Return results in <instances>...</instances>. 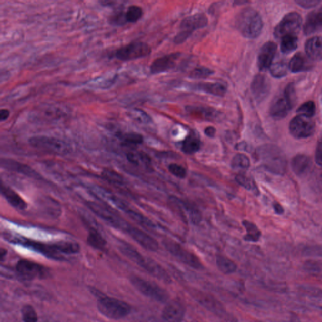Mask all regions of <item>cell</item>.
Returning a JSON list of instances; mask_svg holds the SVG:
<instances>
[{"instance_id":"1","label":"cell","mask_w":322,"mask_h":322,"mask_svg":"<svg viewBox=\"0 0 322 322\" xmlns=\"http://www.w3.org/2000/svg\"><path fill=\"white\" fill-rule=\"evenodd\" d=\"M118 247L120 251L130 259L131 261L135 262L138 266L146 270L149 274L153 275L154 278L158 280L162 281L166 283L171 282L167 272L164 269L162 268L156 262L149 258H146L142 255L140 252L136 251L134 247L130 246L129 244L124 241H120Z\"/></svg>"},{"instance_id":"2","label":"cell","mask_w":322,"mask_h":322,"mask_svg":"<svg viewBox=\"0 0 322 322\" xmlns=\"http://www.w3.org/2000/svg\"><path fill=\"white\" fill-rule=\"evenodd\" d=\"M235 25L243 37L254 39L261 34L264 24L259 13L252 8L247 7L237 15Z\"/></svg>"},{"instance_id":"3","label":"cell","mask_w":322,"mask_h":322,"mask_svg":"<svg viewBox=\"0 0 322 322\" xmlns=\"http://www.w3.org/2000/svg\"><path fill=\"white\" fill-rule=\"evenodd\" d=\"M259 158L267 171L277 175L285 174L287 171V158L279 148L267 144L258 149Z\"/></svg>"},{"instance_id":"4","label":"cell","mask_w":322,"mask_h":322,"mask_svg":"<svg viewBox=\"0 0 322 322\" xmlns=\"http://www.w3.org/2000/svg\"><path fill=\"white\" fill-rule=\"evenodd\" d=\"M97 308L102 315L114 320L124 318L131 312V306L128 303L107 296L98 297Z\"/></svg>"},{"instance_id":"5","label":"cell","mask_w":322,"mask_h":322,"mask_svg":"<svg viewBox=\"0 0 322 322\" xmlns=\"http://www.w3.org/2000/svg\"><path fill=\"white\" fill-rule=\"evenodd\" d=\"M28 142L33 148L51 154L66 155L71 152V146L68 143L53 136H33L29 139Z\"/></svg>"},{"instance_id":"6","label":"cell","mask_w":322,"mask_h":322,"mask_svg":"<svg viewBox=\"0 0 322 322\" xmlns=\"http://www.w3.org/2000/svg\"><path fill=\"white\" fill-rule=\"evenodd\" d=\"M208 23L207 17L202 13L185 18L180 24V31L174 38V42L177 44L183 43L194 31L205 27Z\"/></svg>"},{"instance_id":"7","label":"cell","mask_w":322,"mask_h":322,"mask_svg":"<svg viewBox=\"0 0 322 322\" xmlns=\"http://www.w3.org/2000/svg\"><path fill=\"white\" fill-rule=\"evenodd\" d=\"M130 281L133 287L142 294L158 302L166 303L168 301L169 293L156 283L137 277H133Z\"/></svg>"},{"instance_id":"8","label":"cell","mask_w":322,"mask_h":322,"mask_svg":"<svg viewBox=\"0 0 322 322\" xmlns=\"http://www.w3.org/2000/svg\"><path fill=\"white\" fill-rule=\"evenodd\" d=\"M12 242L33 249L51 259L56 261H63L65 259L63 254L61 253L59 242L53 244H45L23 238L13 239Z\"/></svg>"},{"instance_id":"9","label":"cell","mask_w":322,"mask_h":322,"mask_svg":"<svg viewBox=\"0 0 322 322\" xmlns=\"http://www.w3.org/2000/svg\"><path fill=\"white\" fill-rule=\"evenodd\" d=\"M190 293L198 303L207 309L210 312L214 313L216 316L225 320L231 321L233 319V317H231L228 313V311L226 310L225 306L214 296L197 290L191 291Z\"/></svg>"},{"instance_id":"10","label":"cell","mask_w":322,"mask_h":322,"mask_svg":"<svg viewBox=\"0 0 322 322\" xmlns=\"http://www.w3.org/2000/svg\"><path fill=\"white\" fill-rule=\"evenodd\" d=\"M163 243L167 251L182 263L195 269L202 270L204 268L200 260L195 254L188 251L176 242L169 239L164 241Z\"/></svg>"},{"instance_id":"11","label":"cell","mask_w":322,"mask_h":322,"mask_svg":"<svg viewBox=\"0 0 322 322\" xmlns=\"http://www.w3.org/2000/svg\"><path fill=\"white\" fill-rule=\"evenodd\" d=\"M86 205L92 212L110 224L113 227L120 229L122 231H124L125 226L127 225V221L123 220L118 214H116V213L107 207L106 205L99 202H93V201L87 202Z\"/></svg>"},{"instance_id":"12","label":"cell","mask_w":322,"mask_h":322,"mask_svg":"<svg viewBox=\"0 0 322 322\" xmlns=\"http://www.w3.org/2000/svg\"><path fill=\"white\" fill-rule=\"evenodd\" d=\"M151 53V48L148 43L135 41L118 49L114 56L118 60L128 61L145 58Z\"/></svg>"},{"instance_id":"13","label":"cell","mask_w":322,"mask_h":322,"mask_svg":"<svg viewBox=\"0 0 322 322\" xmlns=\"http://www.w3.org/2000/svg\"><path fill=\"white\" fill-rule=\"evenodd\" d=\"M302 24L300 15L296 12H291L286 15L274 30L275 37L282 38L287 36L296 35L300 32Z\"/></svg>"},{"instance_id":"14","label":"cell","mask_w":322,"mask_h":322,"mask_svg":"<svg viewBox=\"0 0 322 322\" xmlns=\"http://www.w3.org/2000/svg\"><path fill=\"white\" fill-rule=\"evenodd\" d=\"M16 271L24 280L45 279L50 275L49 270L42 265L27 259H21L17 262Z\"/></svg>"},{"instance_id":"15","label":"cell","mask_w":322,"mask_h":322,"mask_svg":"<svg viewBox=\"0 0 322 322\" xmlns=\"http://www.w3.org/2000/svg\"><path fill=\"white\" fill-rule=\"evenodd\" d=\"M291 134L296 139L310 137L315 131V123L311 117L300 115L293 118L289 126Z\"/></svg>"},{"instance_id":"16","label":"cell","mask_w":322,"mask_h":322,"mask_svg":"<svg viewBox=\"0 0 322 322\" xmlns=\"http://www.w3.org/2000/svg\"><path fill=\"white\" fill-rule=\"evenodd\" d=\"M186 308L184 303L179 299H174L167 302L162 310V318L165 322H182Z\"/></svg>"},{"instance_id":"17","label":"cell","mask_w":322,"mask_h":322,"mask_svg":"<svg viewBox=\"0 0 322 322\" xmlns=\"http://www.w3.org/2000/svg\"><path fill=\"white\" fill-rule=\"evenodd\" d=\"M125 233H127L133 240L148 251L156 252L159 248L158 241L145 232L128 224Z\"/></svg>"},{"instance_id":"18","label":"cell","mask_w":322,"mask_h":322,"mask_svg":"<svg viewBox=\"0 0 322 322\" xmlns=\"http://www.w3.org/2000/svg\"><path fill=\"white\" fill-rule=\"evenodd\" d=\"M180 56H181V54L176 53L170 54L156 59L151 64V73L153 74H158L172 70L176 67L177 61Z\"/></svg>"},{"instance_id":"19","label":"cell","mask_w":322,"mask_h":322,"mask_svg":"<svg viewBox=\"0 0 322 322\" xmlns=\"http://www.w3.org/2000/svg\"><path fill=\"white\" fill-rule=\"evenodd\" d=\"M277 44L271 41H269L262 45L257 56V67L260 71H265L270 68L277 53Z\"/></svg>"},{"instance_id":"20","label":"cell","mask_w":322,"mask_h":322,"mask_svg":"<svg viewBox=\"0 0 322 322\" xmlns=\"http://www.w3.org/2000/svg\"><path fill=\"white\" fill-rule=\"evenodd\" d=\"M270 85L268 78L262 74L254 77L251 84L252 95L257 102H261L269 94Z\"/></svg>"},{"instance_id":"21","label":"cell","mask_w":322,"mask_h":322,"mask_svg":"<svg viewBox=\"0 0 322 322\" xmlns=\"http://www.w3.org/2000/svg\"><path fill=\"white\" fill-rule=\"evenodd\" d=\"M189 89L216 97L225 96L227 87L220 82H199V83L189 84Z\"/></svg>"},{"instance_id":"22","label":"cell","mask_w":322,"mask_h":322,"mask_svg":"<svg viewBox=\"0 0 322 322\" xmlns=\"http://www.w3.org/2000/svg\"><path fill=\"white\" fill-rule=\"evenodd\" d=\"M293 106L286 98L284 94L278 95L273 100L270 108V113L275 119H282L287 115Z\"/></svg>"},{"instance_id":"23","label":"cell","mask_w":322,"mask_h":322,"mask_svg":"<svg viewBox=\"0 0 322 322\" xmlns=\"http://www.w3.org/2000/svg\"><path fill=\"white\" fill-rule=\"evenodd\" d=\"M1 165L2 167L9 171L16 172L34 179L40 178V174L27 164L12 159H2Z\"/></svg>"},{"instance_id":"24","label":"cell","mask_w":322,"mask_h":322,"mask_svg":"<svg viewBox=\"0 0 322 322\" xmlns=\"http://www.w3.org/2000/svg\"><path fill=\"white\" fill-rule=\"evenodd\" d=\"M312 166L311 158L305 154H298L292 159L293 171L299 177L306 176L311 171Z\"/></svg>"},{"instance_id":"25","label":"cell","mask_w":322,"mask_h":322,"mask_svg":"<svg viewBox=\"0 0 322 322\" xmlns=\"http://www.w3.org/2000/svg\"><path fill=\"white\" fill-rule=\"evenodd\" d=\"M322 30V8L310 13L304 25L306 35L313 34Z\"/></svg>"},{"instance_id":"26","label":"cell","mask_w":322,"mask_h":322,"mask_svg":"<svg viewBox=\"0 0 322 322\" xmlns=\"http://www.w3.org/2000/svg\"><path fill=\"white\" fill-rule=\"evenodd\" d=\"M117 208L120 210L123 211L127 215L132 218L133 220H134L135 222L140 224L143 226L145 227L153 228L155 227V225L153 223V221L149 220V218L146 217L145 216L142 215L141 213L136 212V211L132 209L129 207L127 204H126L125 202L123 200H121L120 203H118Z\"/></svg>"},{"instance_id":"27","label":"cell","mask_w":322,"mask_h":322,"mask_svg":"<svg viewBox=\"0 0 322 322\" xmlns=\"http://www.w3.org/2000/svg\"><path fill=\"white\" fill-rule=\"evenodd\" d=\"M1 193L5 197L7 202L12 206L13 207L20 210H24L26 209L27 207V203L24 200L15 192L12 188L5 186L4 184H2Z\"/></svg>"},{"instance_id":"28","label":"cell","mask_w":322,"mask_h":322,"mask_svg":"<svg viewBox=\"0 0 322 322\" xmlns=\"http://www.w3.org/2000/svg\"><path fill=\"white\" fill-rule=\"evenodd\" d=\"M305 51L308 56L315 61L322 59V37H314L306 43Z\"/></svg>"},{"instance_id":"29","label":"cell","mask_w":322,"mask_h":322,"mask_svg":"<svg viewBox=\"0 0 322 322\" xmlns=\"http://www.w3.org/2000/svg\"><path fill=\"white\" fill-rule=\"evenodd\" d=\"M289 69L293 73H299L308 70L311 68L310 63L303 54H296L291 59L289 63Z\"/></svg>"},{"instance_id":"30","label":"cell","mask_w":322,"mask_h":322,"mask_svg":"<svg viewBox=\"0 0 322 322\" xmlns=\"http://www.w3.org/2000/svg\"><path fill=\"white\" fill-rule=\"evenodd\" d=\"M216 264L219 270L225 274H231L236 271L238 269L237 264L233 260L222 255L216 256Z\"/></svg>"},{"instance_id":"31","label":"cell","mask_w":322,"mask_h":322,"mask_svg":"<svg viewBox=\"0 0 322 322\" xmlns=\"http://www.w3.org/2000/svg\"><path fill=\"white\" fill-rule=\"evenodd\" d=\"M201 142L193 133H191L185 138L182 144V151L187 154H193L200 150Z\"/></svg>"},{"instance_id":"32","label":"cell","mask_w":322,"mask_h":322,"mask_svg":"<svg viewBox=\"0 0 322 322\" xmlns=\"http://www.w3.org/2000/svg\"><path fill=\"white\" fill-rule=\"evenodd\" d=\"M242 225L246 230V234L244 238L245 241L256 242L259 240L261 238V233L254 223L248 220H244L242 221Z\"/></svg>"},{"instance_id":"33","label":"cell","mask_w":322,"mask_h":322,"mask_svg":"<svg viewBox=\"0 0 322 322\" xmlns=\"http://www.w3.org/2000/svg\"><path fill=\"white\" fill-rule=\"evenodd\" d=\"M87 241L95 249L104 251L106 248L107 241L97 230L90 231Z\"/></svg>"},{"instance_id":"34","label":"cell","mask_w":322,"mask_h":322,"mask_svg":"<svg viewBox=\"0 0 322 322\" xmlns=\"http://www.w3.org/2000/svg\"><path fill=\"white\" fill-rule=\"evenodd\" d=\"M117 136L125 146L137 145L143 142V136L135 132L118 133Z\"/></svg>"},{"instance_id":"35","label":"cell","mask_w":322,"mask_h":322,"mask_svg":"<svg viewBox=\"0 0 322 322\" xmlns=\"http://www.w3.org/2000/svg\"><path fill=\"white\" fill-rule=\"evenodd\" d=\"M231 166L238 171H246L250 167L249 158L244 154H237L232 160Z\"/></svg>"},{"instance_id":"36","label":"cell","mask_w":322,"mask_h":322,"mask_svg":"<svg viewBox=\"0 0 322 322\" xmlns=\"http://www.w3.org/2000/svg\"><path fill=\"white\" fill-rule=\"evenodd\" d=\"M282 40L281 50L283 53H292L298 47V37L296 35L287 36L282 38Z\"/></svg>"},{"instance_id":"37","label":"cell","mask_w":322,"mask_h":322,"mask_svg":"<svg viewBox=\"0 0 322 322\" xmlns=\"http://www.w3.org/2000/svg\"><path fill=\"white\" fill-rule=\"evenodd\" d=\"M102 176L107 181L110 183L121 186L124 183V179L122 175L118 173L117 172L110 169H105L102 172Z\"/></svg>"},{"instance_id":"38","label":"cell","mask_w":322,"mask_h":322,"mask_svg":"<svg viewBox=\"0 0 322 322\" xmlns=\"http://www.w3.org/2000/svg\"><path fill=\"white\" fill-rule=\"evenodd\" d=\"M188 112L193 114L199 115L200 118H216L218 117V113L215 110H211L210 108L203 107H189Z\"/></svg>"},{"instance_id":"39","label":"cell","mask_w":322,"mask_h":322,"mask_svg":"<svg viewBox=\"0 0 322 322\" xmlns=\"http://www.w3.org/2000/svg\"><path fill=\"white\" fill-rule=\"evenodd\" d=\"M143 15V10L137 5H131L125 12L126 20L127 22L135 23L141 19Z\"/></svg>"},{"instance_id":"40","label":"cell","mask_w":322,"mask_h":322,"mask_svg":"<svg viewBox=\"0 0 322 322\" xmlns=\"http://www.w3.org/2000/svg\"><path fill=\"white\" fill-rule=\"evenodd\" d=\"M21 313L23 321L38 322L37 313L32 306L26 305L23 306Z\"/></svg>"},{"instance_id":"41","label":"cell","mask_w":322,"mask_h":322,"mask_svg":"<svg viewBox=\"0 0 322 322\" xmlns=\"http://www.w3.org/2000/svg\"><path fill=\"white\" fill-rule=\"evenodd\" d=\"M236 181L239 185L247 190L253 191L254 192H258L256 184L253 180L249 178L244 174H239L236 176Z\"/></svg>"},{"instance_id":"42","label":"cell","mask_w":322,"mask_h":322,"mask_svg":"<svg viewBox=\"0 0 322 322\" xmlns=\"http://www.w3.org/2000/svg\"><path fill=\"white\" fill-rule=\"evenodd\" d=\"M215 72L205 67H198V68L193 69L190 74V78L194 79H200L208 78L213 74Z\"/></svg>"},{"instance_id":"43","label":"cell","mask_w":322,"mask_h":322,"mask_svg":"<svg viewBox=\"0 0 322 322\" xmlns=\"http://www.w3.org/2000/svg\"><path fill=\"white\" fill-rule=\"evenodd\" d=\"M270 71L272 75L275 78H282L287 73V64L283 61H279L278 63L272 64L270 66Z\"/></svg>"},{"instance_id":"44","label":"cell","mask_w":322,"mask_h":322,"mask_svg":"<svg viewBox=\"0 0 322 322\" xmlns=\"http://www.w3.org/2000/svg\"><path fill=\"white\" fill-rule=\"evenodd\" d=\"M297 112L300 113V115L307 116L309 117H313L316 112L315 103L312 101L305 103L298 108Z\"/></svg>"},{"instance_id":"45","label":"cell","mask_w":322,"mask_h":322,"mask_svg":"<svg viewBox=\"0 0 322 322\" xmlns=\"http://www.w3.org/2000/svg\"><path fill=\"white\" fill-rule=\"evenodd\" d=\"M131 117L133 119L137 121L138 122L148 124L152 122V119L144 111L139 109H134L130 113Z\"/></svg>"},{"instance_id":"46","label":"cell","mask_w":322,"mask_h":322,"mask_svg":"<svg viewBox=\"0 0 322 322\" xmlns=\"http://www.w3.org/2000/svg\"><path fill=\"white\" fill-rule=\"evenodd\" d=\"M170 172L174 176L180 179H185L187 177V171L184 167L177 164H171L168 167Z\"/></svg>"},{"instance_id":"47","label":"cell","mask_w":322,"mask_h":322,"mask_svg":"<svg viewBox=\"0 0 322 322\" xmlns=\"http://www.w3.org/2000/svg\"><path fill=\"white\" fill-rule=\"evenodd\" d=\"M283 94H285L286 98H287L293 107H294L296 99L294 85L292 83L287 85Z\"/></svg>"},{"instance_id":"48","label":"cell","mask_w":322,"mask_h":322,"mask_svg":"<svg viewBox=\"0 0 322 322\" xmlns=\"http://www.w3.org/2000/svg\"><path fill=\"white\" fill-rule=\"evenodd\" d=\"M304 252L308 256L322 257V246H307L304 249Z\"/></svg>"},{"instance_id":"49","label":"cell","mask_w":322,"mask_h":322,"mask_svg":"<svg viewBox=\"0 0 322 322\" xmlns=\"http://www.w3.org/2000/svg\"><path fill=\"white\" fill-rule=\"evenodd\" d=\"M110 20L112 24L118 25H124L125 23L127 22V20H126L125 14H123V12H118L117 14L112 15L110 17Z\"/></svg>"},{"instance_id":"50","label":"cell","mask_w":322,"mask_h":322,"mask_svg":"<svg viewBox=\"0 0 322 322\" xmlns=\"http://www.w3.org/2000/svg\"><path fill=\"white\" fill-rule=\"evenodd\" d=\"M315 160L319 166L322 167V139L317 145L316 150Z\"/></svg>"},{"instance_id":"51","label":"cell","mask_w":322,"mask_h":322,"mask_svg":"<svg viewBox=\"0 0 322 322\" xmlns=\"http://www.w3.org/2000/svg\"><path fill=\"white\" fill-rule=\"evenodd\" d=\"M296 3L298 5H300V6L305 7V8H311L313 7H315V5H317L320 3L318 1H315V0H313V1H311V0H307V1H296Z\"/></svg>"},{"instance_id":"52","label":"cell","mask_w":322,"mask_h":322,"mask_svg":"<svg viewBox=\"0 0 322 322\" xmlns=\"http://www.w3.org/2000/svg\"><path fill=\"white\" fill-rule=\"evenodd\" d=\"M205 134L208 136V137L213 138L215 137L216 133V130L215 127H208L205 128L204 130Z\"/></svg>"},{"instance_id":"53","label":"cell","mask_w":322,"mask_h":322,"mask_svg":"<svg viewBox=\"0 0 322 322\" xmlns=\"http://www.w3.org/2000/svg\"><path fill=\"white\" fill-rule=\"evenodd\" d=\"M10 112L7 109H2L0 110V120L2 122H4L5 120H7L8 118L9 117Z\"/></svg>"},{"instance_id":"54","label":"cell","mask_w":322,"mask_h":322,"mask_svg":"<svg viewBox=\"0 0 322 322\" xmlns=\"http://www.w3.org/2000/svg\"><path fill=\"white\" fill-rule=\"evenodd\" d=\"M274 208L275 211V212L278 213V214H282L283 212V209L279 203H275L274 204Z\"/></svg>"},{"instance_id":"55","label":"cell","mask_w":322,"mask_h":322,"mask_svg":"<svg viewBox=\"0 0 322 322\" xmlns=\"http://www.w3.org/2000/svg\"><path fill=\"white\" fill-rule=\"evenodd\" d=\"M5 255H6V254H5V250L2 249L1 250V254H0V258H1L2 261L3 259H4V257L5 256Z\"/></svg>"}]
</instances>
